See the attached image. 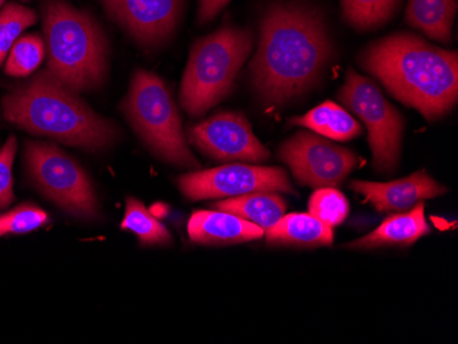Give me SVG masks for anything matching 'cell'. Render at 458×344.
I'll return each instance as SVG.
<instances>
[{
    "label": "cell",
    "mask_w": 458,
    "mask_h": 344,
    "mask_svg": "<svg viewBox=\"0 0 458 344\" xmlns=\"http://www.w3.org/2000/svg\"><path fill=\"white\" fill-rule=\"evenodd\" d=\"M331 56V38L316 7L302 2L269 4L250 63L254 91L265 104H285L318 83Z\"/></svg>",
    "instance_id": "6da1fadb"
},
{
    "label": "cell",
    "mask_w": 458,
    "mask_h": 344,
    "mask_svg": "<svg viewBox=\"0 0 458 344\" xmlns=\"http://www.w3.org/2000/svg\"><path fill=\"white\" fill-rule=\"evenodd\" d=\"M359 61L395 99L427 121L439 120L457 104V51L429 45L414 33L398 32L368 46Z\"/></svg>",
    "instance_id": "7a4b0ae2"
},
{
    "label": "cell",
    "mask_w": 458,
    "mask_h": 344,
    "mask_svg": "<svg viewBox=\"0 0 458 344\" xmlns=\"http://www.w3.org/2000/svg\"><path fill=\"white\" fill-rule=\"evenodd\" d=\"M2 107L6 121L20 130L89 153L106 150L120 136L112 120L95 113L48 69L10 91Z\"/></svg>",
    "instance_id": "3957f363"
},
{
    "label": "cell",
    "mask_w": 458,
    "mask_h": 344,
    "mask_svg": "<svg viewBox=\"0 0 458 344\" xmlns=\"http://www.w3.org/2000/svg\"><path fill=\"white\" fill-rule=\"evenodd\" d=\"M41 13L48 71L77 94L102 88L109 40L97 18L68 0H46Z\"/></svg>",
    "instance_id": "277c9868"
},
{
    "label": "cell",
    "mask_w": 458,
    "mask_h": 344,
    "mask_svg": "<svg viewBox=\"0 0 458 344\" xmlns=\"http://www.w3.org/2000/svg\"><path fill=\"white\" fill-rule=\"evenodd\" d=\"M254 46L250 28L224 25L198 38L182 74L180 104L191 117H200L223 102Z\"/></svg>",
    "instance_id": "5b68a950"
},
{
    "label": "cell",
    "mask_w": 458,
    "mask_h": 344,
    "mask_svg": "<svg viewBox=\"0 0 458 344\" xmlns=\"http://www.w3.org/2000/svg\"><path fill=\"white\" fill-rule=\"evenodd\" d=\"M121 110L154 155L180 168H200L187 145L176 100L158 74L136 71Z\"/></svg>",
    "instance_id": "8992f818"
},
{
    "label": "cell",
    "mask_w": 458,
    "mask_h": 344,
    "mask_svg": "<svg viewBox=\"0 0 458 344\" xmlns=\"http://www.w3.org/2000/svg\"><path fill=\"white\" fill-rule=\"evenodd\" d=\"M25 165L41 194L80 220L99 215L97 194L89 174L58 146L48 141H28Z\"/></svg>",
    "instance_id": "52a82bcc"
},
{
    "label": "cell",
    "mask_w": 458,
    "mask_h": 344,
    "mask_svg": "<svg viewBox=\"0 0 458 344\" xmlns=\"http://www.w3.org/2000/svg\"><path fill=\"white\" fill-rule=\"evenodd\" d=\"M338 99L367 125L375 169L390 173L397 168L405 121L383 96L379 87L350 69Z\"/></svg>",
    "instance_id": "ba28073f"
},
{
    "label": "cell",
    "mask_w": 458,
    "mask_h": 344,
    "mask_svg": "<svg viewBox=\"0 0 458 344\" xmlns=\"http://www.w3.org/2000/svg\"><path fill=\"white\" fill-rule=\"evenodd\" d=\"M301 184L313 189H335L357 166L356 154L318 133L298 132L279 150Z\"/></svg>",
    "instance_id": "9c48e42d"
},
{
    "label": "cell",
    "mask_w": 458,
    "mask_h": 344,
    "mask_svg": "<svg viewBox=\"0 0 458 344\" xmlns=\"http://www.w3.org/2000/svg\"><path fill=\"white\" fill-rule=\"evenodd\" d=\"M177 184L185 197L191 200L235 197L251 192L295 194L283 169L243 164L192 172L180 177Z\"/></svg>",
    "instance_id": "30bf717a"
},
{
    "label": "cell",
    "mask_w": 458,
    "mask_h": 344,
    "mask_svg": "<svg viewBox=\"0 0 458 344\" xmlns=\"http://www.w3.org/2000/svg\"><path fill=\"white\" fill-rule=\"evenodd\" d=\"M113 21L143 48H156L176 33L187 0H100Z\"/></svg>",
    "instance_id": "8fae6325"
},
{
    "label": "cell",
    "mask_w": 458,
    "mask_h": 344,
    "mask_svg": "<svg viewBox=\"0 0 458 344\" xmlns=\"http://www.w3.org/2000/svg\"><path fill=\"white\" fill-rule=\"evenodd\" d=\"M187 138L216 161L264 162L270 155L242 113H217L190 128Z\"/></svg>",
    "instance_id": "7c38bea8"
},
{
    "label": "cell",
    "mask_w": 458,
    "mask_h": 344,
    "mask_svg": "<svg viewBox=\"0 0 458 344\" xmlns=\"http://www.w3.org/2000/svg\"><path fill=\"white\" fill-rule=\"evenodd\" d=\"M350 187L364 195L365 200L379 212H403L421 200L441 197L447 191L446 187L437 183L426 172H416L391 183L352 181Z\"/></svg>",
    "instance_id": "4fadbf2b"
},
{
    "label": "cell",
    "mask_w": 458,
    "mask_h": 344,
    "mask_svg": "<svg viewBox=\"0 0 458 344\" xmlns=\"http://www.w3.org/2000/svg\"><path fill=\"white\" fill-rule=\"evenodd\" d=\"M264 235V230L253 222L223 210H198L189 222L190 239L198 245H238Z\"/></svg>",
    "instance_id": "5bb4252c"
},
{
    "label": "cell",
    "mask_w": 458,
    "mask_h": 344,
    "mask_svg": "<svg viewBox=\"0 0 458 344\" xmlns=\"http://www.w3.org/2000/svg\"><path fill=\"white\" fill-rule=\"evenodd\" d=\"M428 233L429 227L424 217V205L419 202L418 205H414L411 212L387 218L377 230L360 240L352 241L349 248H385V246H409Z\"/></svg>",
    "instance_id": "9a60e30c"
},
{
    "label": "cell",
    "mask_w": 458,
    "mask_h": 344,
    "mask_svg": "<svg viewBox=\"0 0 458 344\" xmlns=\"http://www.w3.org/2000/svg\"><path fill=\"white\" fill-rule=\"evenodd\" d=\"M265 238L269 245L328 246L334 232L310 213H293L283 215L265 232Z\"/></svg>",
    "instance_id": "2e32d148"
},
{
    "label": "cell",
    "mask_w": 458,
    "mask_h": 344,
    "mask_svg": "<svg viewBox=\"0 0 458 344\" xmlns=\"http://www.w3.org/2000/svg\"><path fill=\"white\" fill-rule=\"evenodd\" d=\"M457 0H408L405 22L437 42H452Z\"/></svg>",
    "instance_id": "e0dca14e"
},
{
    "label": "cell",
    "mask_w": 458,
    "mask_h": 344,
    "mask_svg": "<svg viewBox=\"0 0 458 344\" xmlns=\"http://www.w3.org/2000/svg\"><path fill=\"white\" fill-rule=\"evenodd\" d=\"M290 122L291 125L308 128L311 132L336 141L352 140L364 132L356 118L329 100L311 109L302 117L291 118Z\"/></svg>",
    "instance_id": "ac0fdd59"
},
{
    "label": "cell",
    "mask_w": 458,
    "mask_h": 344,
    "mask_svg": "<svg viewBox=\"0 0 458 344\" xmlns=\"http://www.w3.org/2000/svg\"><path fill=\"white\" fill-rule=\"evenodd\" d=\"M213 207L239 215L267 232L285 214L287 205L284 199L275 192H251L221 200L213 205Z\"/></svg>",
    "instance_id": "d6986e66"
},
{
    "label": "cell",
    "mask_w": 458,
    "mask_h": 344,
    "mask_svg": "<svg viewBox=\"0 0 458 344\" xmlns=\"http://www.w3.org/2000/svg\"><path fill=\"white\" fill-rule=\"evenodd\" d=\"M401 0H341L344 21L359 32L380 29L400 9Z\"/></svg>",
    "instance_id": "ffe728a7"
},
{
    "label": "cell",
    "mask_w": 458,
    "mask_h": 344,
    "mask_svg": "<svg viewBox=\"0 0 458 344\" xmlns=\"http://www.w3.org/2000/svg\"><path fill=\"white\" fill-rule=\"evenodd\" d=\"M121 228L125 231H132L141 245H171L172 236L168 228L157 220L141 202L136 197H128L127 209L123 215Z\"/></svg>",
    "instance_id": "44dd1931"
},
{
    "label": "cell",
    "mask_w": 458,
    "mask_h": 344,
    "mask_svg": "<svg viewBox=\"0 0 458 344\" xmlns=\"http://www.w3.org/2000/svg\"><path fill=\"white\" fill-rule=\"evenodd\" d=\"M45 38L38 33L20 36L6 58L4 71L13 77H28L45 61Z\"/></svg>",
    "instance_id": "7402d4cb"
},
{
    "label": "cell",
    "mask_w": 458,
    "mask_h": 344,
    "mask_svg": "<svg viewBox=\"0 0 458 344\" xmlns=\"http://www.w3.org/2000/svg\"><path fill=\"white\" fill-rule=\"evenodd\" d=\"M38 13L18 4H7L0 10V66L27 28L38 22Z\"/></svg>",
    "instance_id": "603a6c76"
},
{
    "label": "cell",
    "mask_w": 458,
    "mask_h": 344,
    "mask_svg": "<svg viewBox=\"0 0 458 344\" xmlns=\"http://www.w3.org/2000/svg\"><path fill=\"white\" fill-rule=\"evenodd\" d=\"M309 213L327 227H336L349 214V202L341 191L335 189H320L309 200Z\"/></svg>",
    "instance_id": "cb8c5ba5"
},
{
    "label": "cell",
    "mask_w": 458,
    "mask_h": 344,
    "mask_svg": "<svg viewBox=\"0 0 458 344\" xmlns=\"http://www.w3.org/2000/svg\"><path fill=\"white\" fill-rule=\"evenodd\" d=\"M48 215L35 205H20L0 215V236L32 232L47 224Z\"/></svg>",
    "instance_id": "d4e9b609"
},
{
    "label": "cell",
    "mask_w": 458,
    "mask_h": 344,
    "mask_svg": "<svg viewBox=\"0 0 458 344\" xmlns=\"http://www.w3.org/2000/svg\"><path fill=\"white\" fill-rule=\"evenodd\" d=\"M17 150L18 141L14 135H10L4 147L0 148V209L9 207L15 197L13 165Z\"/></svg>",
    "instance_id": "484cf974"
},
{
    "label": "cell",
    "mask_w": 458,
    "mask_h": 344,
    "mask_svg": "<svg viewBox=\"0 0 458 344\" xmlns=\"http://www.w3.org/2000/svg\"><path fill=\"white\" fill-rule=\"evenodd\" d=\"M231 0H198L197 6V24H209L228 6Z\"/></svg>",
    "instance_id": "4316f807"
},
{
    "label": "cell",
    "mask_w": 458,
    "mask_h": 344,
    "mask_svg": "<svg viewBox=\"0 0 458 344\" xmlns=\"http://www.w3.org/2000/svg\"><path fill=\"white\" fill-rule=\"evenodd\" d=\"M6 0H0V10L4 9V4Z\"/></svg>",
    "instance_id": "83f0119b"
}]
</instances>
